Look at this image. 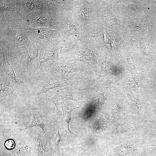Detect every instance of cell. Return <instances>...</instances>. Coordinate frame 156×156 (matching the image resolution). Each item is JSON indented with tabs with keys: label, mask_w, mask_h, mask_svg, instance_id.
<instances>
[{
	"label": "cell",
	"mask_w": 156,
	"mask_h": 156,
	"mask_svg": "<svg viewBox=\"0 0 156 156\" xmlns=\"http://www.w3.org/2000/svg\"><path fill=\"white\" fill-rule=\"evenodd\" d=\"M53 10H39L29 12H13V21L19 28L24 26L53 29L57 25V17Z\"/></svg>",
	"instance_id": "1"
},
{
	"label": "cell",
	"mask_w": 156,
	"mask_h": 156,
	"mask_svg": "<svg viewBox=\"0 0 156 156\" xmlns=\"http://www.w3.org/2000/svg\"><path fill=\"white\" fill-rule=\"evenodd\" d=\"M40 45L30 41L25 44L14 47L9 46L14 55L23 72H34L38 60Z\"/></svg>",
	"instance_id": "2"
},
{
	"label": "cell",
	"mask_w": 156,
	"mask_h": 156,
	"mask_svg": "<svg viewBox=\"0 0 156 156\" xmlns=\"http://www.w3.org/2000/svg\"><path fill=\"white\" fill-rule=\"evenodd\" d=\"M0 15V42L16 47L31 41L22 31L10 25L3 14Z\"/></svg>",
	"instance_id": "3"
},
{
	"label": "cell",
	"mask_w": 156,
	"mask_h": 156,
	"mask_svg": "<svg viewBox=\"0 0 156 156\" xmlns=\"http://www.w3.org/2000/svg\"><path fill=\"white\" fill-rule=\"evenodd\" d=\"M55 43L40 46L39 56L34 72L44 73L58 64V51Z\"/></svg>",
	"instance_id": "4"
},
{
	"label": "cell",
	"mask_w": 156,
	"mask_h": 156,
	"mask_svg": "<svg viewBox=\"0 0 156 156\" xmlns=\"http://www.w3.org/2000/svg\"><path fill=\"white\" fill-rule=\"evenodd\" d=\"M31 42L40 45L55 43L59 38L57 30L40 27L33 28L24 26L19 28Z\"/></svg>",
	"instance_id": "5"
},
{
	"label": "cell",
	"mask_w": 156,
	"mask_h": 156,
	"mask_svg": "<svg viewBox=\"0 0 156 156\" xmlns=\"http://www.w3.org/2000/svg\"><path fill=\"white\" fill-rule=\"evenodd\" d=\"M0 73L5 74L15 87L16 90L24 92L27 89L24 82L16 75L8 59L9 50L6 46L0 44Z\"/></svg>",
	"instance_id": "6"
},
{
	"label": "cell",
	"mask_w": 156,
	"mask_h": 156,
	"mask_svg": "<svg viewBox=\"0 0 156 156\" xmlns=\"http://www.w3.org/2000/svg\"><path fill=\"white\" fill-rule=\"evenodd\" d=\"M5 2L16 5L20 10V13L29 12L39 10H52L48 0H3Z\"/></svg>",
	"instance_id": "7"
},
{
	"label": "cell",
	"mask_w": 156,
	"mask_h": 156,
	"mask_svg": "<svg viewBox=\"0 0 156 156\" xmlns=\"http://www.w3.org/2000/svg\"><path fill=\"white\" fill-rule=\"evenodd\" d=\"M90 124L93 131L98 133L106 131L111 125V122L105 120L100 113L95 114L90 120Z\"/></svg>",
	"instance_id": "8"
},
{
	"label": "cell",
	"mask_w": 156,
	"mask_h": 156,
	"mask_svg": "<svg viewBox=\"0 0 156 156\" xmlns=\"http://www.w3.org/2000/svg\"><path fill=\"white\" fill-rule=\"evenodd\" d=\"M33 127H37L40 128L44 134V135L47 136L49 131V127L48 122L46 119L40 115L36 113L34 114L31 122L28 126L19 131H17L14 130L15 132L20 133L22 131Z\"/></svg>",
	"instance_id": "9"
},
{
	"label": "cell",
	"mask_w": 156,
	"mask_h": 156,
	"mask_svg": "<svg viewBox=\"0 0 156 156\" xmlns=\"http://www.w3.org/2000/svg\"><path fill=\"white\" fill-rule=\"evenodd\" d=\"M48 148L45 137L39 135L35 139L32 149V156H45Z\"/></svg>",
	"instance_id": "10"
},
{
	"label": "cell",
	"mask_w": 156,
	"mask_h": 156,
	"mask_svg": "<svg viewBox=\"0 0 156 156\" xmlns=\"http://www.w3.org/2000/svg\"><path fill=\"white\" fill-rule=\"evenodd\" d=\"M0 96L2 98L10 94L15 90L16 89L5 74L0 73Z\"/></svg>",
	"instance_id": "11"
},
{
	"label": "cell",
	"mask_w": 156,
	"mask_h": 156,
	"mask_svg": "<svg viewBox=\"0 0 156 156\" xmlns=\"http://www.w3.org/2000/svg\"><path fill=\"white\" fill-rule=\"evenodd\" d=\"M69 84L67 82H63L62 80L52 79L44 83L38 88V94H46L49 90L53 89L59 87H66Z\"/></svg>",
	"instance_id": "12"
},
{
	"label": "cell",
	"mask_w": 156,
	"mask_h": 156,
	"mask_svg": "<svg viewBox=\"0 0 156 156\" xmlns=\"http://www.w3.org/2000/svg\"><path fill=\"white\" fill-rule=\"evenodd\" d=\"M79 107H78L75 108H69L66 106L64 102H63L62 106V114L61 119L62 125L64 127V128L66 129V131L72 136H76L79 135L73 133L69 128V123L71 119V113L74 109Z\"/></svg>",
	"instance_id": "13"
},
{
	"label": "cell",
	"mask_w": 156,
	"mask_h": 156,
	"mask_svg": "<svg viewBox=\"0 0 156 156\" xmlns=\"http://www.w3.org/2000/svg\"><path fill=\"white\" fill-rule=\"evenodd\" d=\"M83 90L71 92L65 94H59L55 96L57 99L63 102L67 100L74 101L78 104H81L83 97Z\"/></svg>",
	"instance_id": "14"
},
{
	"label": "cell",
	"mask_w": 156,
	"mask_h": 156,
	"mask_svg": "<svg viewBox=\"0 0 156 156\" xmlns=\"http://www.w3.org/2000/svg\"><path fill=\"white\" fill-rule=\"evenodd\" d=\"M132 129L131 124L129 122L121 121L112 127V133L115 136H120L129 132Z\"/></svg>",
	"instance_id": "15"
},
{
	"label": "cell",
	"mask_w": 156,
	"mask_h": 156,
	"mask_svg": "<svg viewBox=\"0 0 156 156\" xmlns=\"http://www.w3.org/2000/svg\"><path fill=\"white\" fill-rule=\"evenodd\" d=\"M124 107L122 103L117 99L113 103L111 107L112 114L111 123L114 124L123 117Z\"/></svg>",
	"instance_id": "16"
},
{
	"label": "cell",
	"mask_w": 156,
	"mask_h": 156,
	"mask_svg": "<svg viewBox=\"0 0 156 156\" xmlns=\"http://www.w3.org/2000/svg\"><path fill=\"white\" fill-rule=\"evenodd\" d=\"M135 150L133 143L126 142L117 147L114 153L116 156H131Z\"/></svg>",
	"instance_id": "17"
},
{
	"label": "cell",
	"mask_w": 156,
	"mask_h": 156,
	"mask_svg": "<svg viewBox=\"0 0 156 156\" xmlns=\"http://www.w3.org/2000/svg\"><path fill=\"white\" fill-rule=\"evenodd\" d=\"M81 70L78 68L71 67L64 64H58L54 67L49 69L44 74L45 75L50 73L67 74L81 71Z\"/></svg>",
	"instance_id": "18"
},
{
	"label": "cell",
	"mask_w": 156,
	"mask_h": 156,
	"mask_svg": "<svg viewBox=\"0 0 156 156\" xmlns=\"http://www.w3.org/2000/svg\"><path fill=\"white\" fill-rule=\"evenodd\" d=\"M30 148L28 146L14 148L8 151L12 153L14 156H30Z\"/></svg>",
	"instance_id": "19"
},
{
	"label": "cell",
	"mask_w": 156,
	"mask_h": 156,
	"mask_svg": "<svg viewBox=\"0 0 156 156\" xmlns=\"http://www.w3.org/2000/svg\"><path fill=\"white\" fill-rule=\"evenodd\" d=\"M125 88L129 98L135 103L137 107L139 105V100L137 98L135 94L134 86L132 83L126 81L125 83Z\"/></svg>",
	"instance_id": "20"
},
{
	"label": "cell",
	"mask_w": 156,
	"mask_h": 156,
	"mask_svg": "<svg viewBox=\"0 0 156 156\" xmlns=\"http://www.w3.org/2000/svg\"><path fill=\"white\" fill-rule=\"evenodd\" d=\"M5 11H10L20 13V10L17 6L14 4H9L0 0V14H3Z\"/></svg>",
	"instance_id": "21"
},
{
	"label": "cell",
	"mask_w": 156,
	"mask_h": 156,
	"mask_svg": "<svg viewBox=\"0 0 156 156\" xmlns=\"http://www.w3.org/2000/svg\"><path fill=\"white\" fill-rule=\"evenodd\" d=\"M127 60L130 71L136 84L138 82L139 74L136 69L133 56L131 54H128L127 55Z\"/></svg>",
	"instance_id": "22"
},
{
	"label": "cell",
	"mask_w": 156,
	"mask_h": 156,
	"mask_svg": "<svg viewBox=\"0 0 156 156\" xmlns=\"http://www.w3.org/2000/svg\"><path fill=\"white\" fill-rule=\"evenodd\" d=\"M108 88L107 87L105 90L103 92L100 93L96 91V97L93 101V105L96 109H99L104 104L105 101L107 98L105 97L104 94L105 92Z\"/></svg>",
	"instance_id": "23"
},
{
	"label": "cell",
	"mask_w": 156,
	"mask_h": 156,
	"mask_svg": "<svg viewBox=\"0 0 156 156\" xmlns=\"http://www.w3.org/2000/svg\"><path fill=\"white\" fill-rule=\"evenodd\" d=\"M53 119L57 124L58 129V132L55 135L53 142L55 146V151L58 153L59 151V144L61 139V135L59 132V126L57 123V120L55 119Z\"/></svg>",
	"instance_id": "24"
},
{
	"label": "cell",
	"mask_w": 156,
	"mask_h": 156,
	"mask_svg": "<svg viewBox=\"0 0 156 156\" xmlns=\"http://www.w3.org/2000/svg\"><path fill=\"white\" fill-rule=\"evenodd\" d=\"M15 145L14 141L12 139H10L7 140L5 142L4 146L5 148H2L8 151L14 148Z\"/></svg>",
	"instance_id": "25"
},
{
	"label": "cell",
	"mask_w": 156,
	"mask_h": 156,
	"mask_svg": "<svg viewBox=\"0 0 156 156\" xmlns=\"http://www.w3.org/2000/svg\"><path fill=\"white\" fill-rule=\"evenodd\" d=\"M149 146H154L155 147V148L156 149V143H155L154 144H153L152 145H149Z\"/></svg>",
	"instance_id": "26"
}]
</instances>
